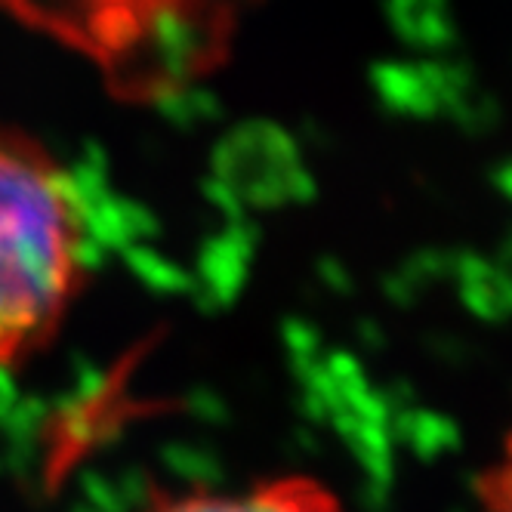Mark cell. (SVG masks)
<instances>
[{
	"instance_id": "2",
	"label": "cell",
	"mask_w": 512,
	"mask_h": 512,
	"mask_svg": "<svg viewBox=\"0 0 512 512\" xmlns=\"http://www.w3.org/2000/svg\"><path fill=\"white\" fill-rule=\"evenodd\" d=\"M142 512H343L331 488L309 475H278L247 491L213 488H161L145 500Z\"/></svg>"
},
{
	"instance_id": "1",
	"label": "cell",
	"mask_w": 512,
	"mask_h": 512,
	"mask_svg": "<svg viewBox=\"0 0 512 512\" xmlns=\"http://www.w3.org/2000/svg\"><path fill=\"white\" fill-rule=\"evenodd\" d=\"M87 278V229L62 161L0 121V368L50 349Z\"/></svg>"
},
{
	"instance_id": "3",
	"label": "cell",
	"mask_w": 512,
	"mask_h": 512,
	"mask_svg": "<svg viewBox=\"0 0 512 512\" xmlns=\"http://www.w3.org/2000/svg\"><path fill=\"white\" fill-rule=\"evenodd\" d=\"M479 500L485 512H512V432L506 438L500 457L482 472Z\"/></svg>"
}]
</instances>
